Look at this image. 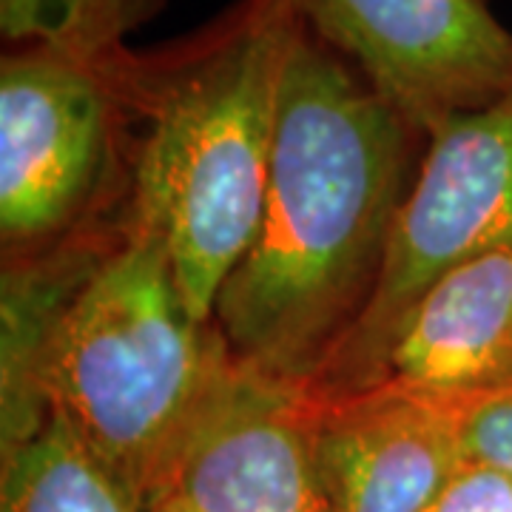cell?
Wrapping results in <instances>:
<instances>
[{
  "label": "cell",
  "mask_w": 512,
  "mask_h": 512,
  "mask_svg": "<svg viewBox=\"0 0 512 512\" xmlns=\"http://www.w3.org/2000/svg\"><path fill=\"white\" fill-rule=\"evenodd\" d=\"M507 379H512V239L464 262L424 293L373 384L453 402Z\"/></svg>",
  "instance_id": "cell-9"
},
{
  "label": "cell",
  "mask_w": 512,
  "mask_h": 512,
  "mask_svg": "<svg viewBox=\"0 0 512 512\" xmlns=\"http://www.w3.org/2000/svg\"><path fill=\"white\" fill-rule=\"evenodd\" d=\"M311 402L328 512H424L467 461L441 399L373 384Z\"/></svg>",
  "instance_id": "cell-8"
},
{
  "label": "cell",
  "mask_w": 512,
  "mask_h": 512,
  "mask_svg": "<svg viewBox=\"0 0 512 512\" xmlns=\"http://www.w3.org/2000/svg\"><path fill=\"white\" fill-rule=\"evenodd\" d=\"M424 512H512V476L464 461Z\"/></svg>",
  "instance_id": "cell-13"
},
{
  "label": "cell",
  "mask_w": 512,
  "mask_h": 512,
  "mask_svg": "<svg viewBox=\"0 0 512 512\" xmlns=\"http://www.w3.org/2000/svg\"><path fill=\"white\" fill-rule=\"evenodd\" d=\"M165 6L168 0H0V32L12 46H52L100 60Z\"/></svg>",
  "instance_id": "cell-11"
},
{
  "label": "cell",
  "mask_w": 512,
  "mask_h": 512,
  "mask_svg": "<svg viewBox=\"0 0 512 512\" xmlns=\"http://www.w3.org/2000/svg\"><path fill=\"white\" fill-rule=\"evenodd\" d=\"M165 498L194 512H328L305 387L231 359L185 433Z\"/></svg>",
  "instance_id": "cell-7"
},
{
  "label": "cell",
  "mask_w": 512,
  "mask_h": 512,
  "mask_svg": "<svg viewBox=\"0 0 512 512\" xmlns=\"http://www.w3.org/2000/svg\"><path fill=\"white\" fill-rule=\"evenodd\" d=\"M0 512H143L109 467L46 413L26 441L3 450Z\"/></svg>",
  "instance_id": "cell-10"
},
{
  "label": "cell",
  "mask_w": 512,
  "mask_h": 512,
  "mask_svg": "<svg viewBox=\"0 0 512 512\" xmlns=\"http://www.w3.org/2000/svg\"><path fill=\"white\" fill-rule=\"evenodd\" d=\"M148 512H194V510H188L183 501H177V498H165V501H160V504H154Z\"/></svg>",
  "instance_id": "cell-14"
},
{
  "label": "cell",
  "mask_w": 512,
  "mask_h": 512,
  "mask_svg": "<svg viewBox=\"0 0 512 512\" xmlns=\"http://www.w3.org/2000/svg\"><path fill=\"white\" fill-rule=\"evenodd\" d=\"M279 3L424 137L512 92V32L487 0Z\"/></svg>",
  "instance_id": "cell-6"
},
{
  "label": "cell",
  "mask_w": 512,
  "mask_h": 512,
  "mask_svg": "<svg viewBox=\"0 0 512 512\" xmlns=\"http://www.w3.org/2000/svg\"><path fill=\"white\" fill-rule=\"evenodd\" d=\"M20 262L3 291V450L63 419L148 512L231 353L197 322L163 242L120 220L103 242Z\"/></svg>",
  "instance_id": "cell-2"
},
{
  "label": "cell",
  "mask_w": 512,
  "mask_h": 512,
  "mask_svg": "<svg viewBox=\"0 0 512 512\" xmlns=\"http://www.w3.org/2000/svg\"><path fill=\"white\" fill-rule=\"evenodd\" d=\"M424 148L419 128L296 20L262 220L211 313L234 362L305 390L319 382L376 293Z\"/></svg>",
  "instance_id": "cell-1"
},
{
  "label": "cell",
  "mask_w": 512,
  "mask_h": 512,
  "mask_svg": "<svg viewBox=\"0 0 512 512\" xmlns=\"http://www.w3.org/2000/svg\"><path fill=\"white\" fill-rule=\"evenodd\" d=\"M512 239V92L427 137L419 174L393 222L365 316L311 396L362 390L382 370L404 319L436 282Z\"/></svg>",
  "instance_id": "cell-5"
},
{
  "label": "cell",
  "mask_w": 512,
  "mask_h": 512,
  "mask_svg": "<svg viewBox=\"0 0 512 512\" xmlns=\"http://www.w3.org/2000/svg\"><path fill=\"white\" fill-rule=\"evenodd\" d=\"M467 461L512 476V379L447 402Z\"/></svg>",
  "instance_id": "cell-12"
},
{
  "label": "cell",
  "mask_w": 512,
  "mask_h": 512,
  "mask_svg": "<svg viewBox=\"0 0 512 512\" xmlns=\"http://www.w3.org/2000/svg\"><path fill=\"white\" fill-rule=\"evenodd\" d=\"M126 180L123 120L103 57L12 46L0 60V237L6 265L52 254Z\"/></svg>",
  "instance_id": "cell-4"
},
{
  "label": "cell",
  "mask_w": 512,
  "mask_h": 512,
  "mask_svg": "<svg viewBox=\"0 0 512 512\" xmlns=\"http://www.w3.org/2000/svg\"><path fill=\"white\" fill-rule=\"evenodd\" d=\"M293 29L279 0H237L180 43L103 57L126 140V220L163 242L202 325L262 220Z\"/></svg>",
  "instance_id": "cell-3"
}]
</instances>
